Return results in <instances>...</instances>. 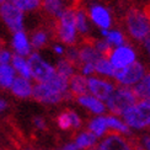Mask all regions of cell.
Returning <instances> with one entry per match:
<instances>
[{
    "label": "cell",
    "mask_w": 150,
    "mask_h": 150,
    "mask_svg": "<svg viewBox=\"0 0 150 150\" xmlns=\"http://www.w3.org/2000/svg\"><path fill=\"white\" fill-rule=\"evenodd\" d=\"M123 23L132 40L144 42L150 38V16L145 9L129 8L123 16Z\"/></svg>",
    "instance_id": "6da1fadb"
},
{
    "label": "cell",
    "mask_w": 150,
    "mask_h": 150,
    "mask_svg": "<svg viewBox=\"0 0 150 150\" xmlns=\"http://www.w3.org/2000/svg\"><path fill=\"white\" fill-rule=\"evenodd\" d=\"M53 35L59 43L67 47L76 46L79 42V33L75 25V9L68 6L65 11L54 21Z\"/></svg>",
    "instance_id": "7a4b0ae2"
},
{
    "label": "cell",
    "mask_w": 150,
    "mask_h": 150,
    "mask_svg": "<svg viewBox=\"0 0 150 150\" xmlns=\"http://www.w3.org/2000/svg\"><path fill=\"white\" fill-rule=\"evenodd\" d=\"M86 11L87 17L92 25L97 28L110 30L113 26V15L107 5H105L100 0H86L84 4H80Z\"/></svg>",
    "instance_id": "3957f363"
},
{
    "label": "cell",
    "mask_w": 150,
    "mask_h": 150,
    "mask_svg": "<svg viewBox=\"0 0 150 150\" xmlns=\"http://www.w3.org/2000/svg\"><path fill=\"white\" fill-rule=\"evenodd\" d=\"M124 123L128 127L142 129L150 126V102L149 100H142L122 113Z\"/></svg>",
    "instance_id": "277c9868"
},
{
    "label": "cell",
    "mask_w": 150,
    "mask_h": 150,
    "mask_svg": "<svg viewBox=\"0 0 150 150\" xmlns=\"http://www.w3.org/2000/svg\"><path fill=\"white\" fill-rule=\"evenodd\" d=\"M106 102H107V108L110 112L115 115H122L127 108L138 102V97L133 89L123 86L115 89L112 95L106 100Z\"/></svg>",
    "instance_id": "5b68a950"
},
{
    "label": "cell",
    "mask_w": 150,
    "mask_h": 150,
    "mask_svg": "<svg viewBox=\"0 0 150 150\" xmlns=\"http://www.w3.org/2000/svg\"><path fill=\"white\" fill-rule=\"evenodd\" d=\"M0 20L11 33L22 31L25 27V12L8 1L0 5Z\"/></svg>",
    "instance_id": "8992f818"
},
{
    "label": "cell",
    "mask_w": 150,
    "mask_h": 150,
    "mask_svg": "<svg viewBox=\"0 0 150 150\" xmlns=\"http://www.w3.org/2000/svg\"><path fill=\"white\" fill-rule=\"evenodd\" d=\"M28 65L31 68L32 78L37 83H46L55 74V68L48 64L37 52H32L27 57Z\"/></svg>",
    "instance_id": "52a82bcc"
},
{
    "label": "cell",
    "mask_w": 150,
    "mask_h": 150,
    "mask_svg": "<svg viewBox=\"0 0 150 150\" xmlns=\"http://www.w3.org/2000/svg\"><path fill=\"white\" fill-rule=\"evenodd\" d=\"M111 64L115 67V69H122L137 62V53L133 46L124 43L122 46L115 47L112 49L111 55L108 57Z\"/></svg>",
    "instance_id": "ba28073f"
},
{
    "label": "cell",
    "mask_w": 150,
    "mask_h": 150,
    "mask_svg": "<svg viewBox=\"0 0 150 150\" xmlns=\"http://www.w3.org/2000/svg\"><path fill=\"white\" fill-rule=\"evenodd\" d=\"M145 75V69L142 63L134 62L130 65L122 68V69H116L113 78L122 85H135L139 83L142 78Z\"/></svg>",
    "instance_id": "9c48e42d"
},
{
    "label": "cell",
    "mask_w": 150,
    "mask_h": 150,
    "mask_svg": "<svg viewBox=\"0 0 150 150\" xmlns=\"http://www.w3.org/2000/svg\"><path fill=\"white\" fill-rule=\"evenodd\" d=\"M97 150H143L138 142H128L120 134L111 133L101 142Z\"/></svg>",
    "instance_id": "30bf717a"
},
{
    "label": "cell",
    "mask_w": 150,
    "mask_h": 150,
    "mask_svg": "<svg viewBox=\"0 0 150 150\" xmlns=\"http://www.w3.org/2000/svg\"><path fill=\"white\" fill-rule=\"evenodd\" d=\"M32 96L36 101L42 103H58L64 98H73L69 92L65 93H58L53 91L48 85L45 83L37 84L32 89Z\"/></svg>",
    "instance_id": "8fae6325"
},
{
    "label": "cell",
    "mask_w": 150,
    "mask_h": 150,
    "mask_svg": "<svg viewBox=\"0 0 150 150\" xmlns=\"http://www.w3.org/2000/svg\"><path fill=\"white\" fill-rule=\"evenodd\" d=\"M87 89L92 93L93 97L98 98L100 101H106L115 91V86L103 79L89 78L87 79Z\"/></svg>",
    "instance_id": "7c38bea8"
},
{
    "label": "cell",
    "mask_w": 150,
    "mask_h": 150,
    "mask_svg": "<svg viewBox=\"0 0 150 150\" xmlns=\"http://www.w3.org/2000/svg\"><path fill=\"white\" fill-rule=\"evenodd\" d=\"M11 48L14 51V54L21 55V57H28L32 53L30 37L25 32V30L12 32L11 35Z\"/></svg>",
    "instance_id": "4fadbf2b"
},
{
    "label": "cell",
    "mask_w": 150,
    "mask_h": 150,
    "mask_svg": "<svg viewBox=\"0 0 150 150\" xmlns=\"http://www.w3.org/2000/svg\"><path fill=\"white\" fill-rule=\"evenodd\" d=\"M68 6L69 5H68L64 0H42L40 10L47 17L55 21L65 11Z\"/></svg>",
    "instance_id": "5bb4252c"
},
{
    "label": "cell",
    "mask_w": 150,
    "mask_h": 150,
    "mask_svg": "<svg viewBox=\"0 0 150 150\" xmlns=\"http://www.w3.org/2000/svg\"><path fill=\"white\" fill-rule=\"evenodd\" d=\"M79 48V59H80V67L83 64H93L97 62V59L101 57L100 53L93 47L92 41L84 40V42L78 47ZM79 67V68H80Z\"/></svg>",
    "instance_id": "9a60e30c"
},
{
    "label": "cell",
    "mask_w": 150,
    "mask_h": 150,
    "mask_svg": "<svg viewBox=\"0 0 150 150\" xmlns=\"http://www.w3.org/2000/svg\"><path fill=\"white\" fill-rule=\"evenodd\" d=\"M75 9V25H76V30L79 36L84 37V40H89V33L91 30V22L87 17L86 11L80 4L74 6Z\"/></svg>",
    "instance_id": "2e32d148"
},
{
    "label": "cell",
    "mask_w": 150,
    "mask_h": 150,
    "mask_svg": "<svg viewBox=\"0 0 150 150\" xmlns=\"http://www.w3.org/2000/svg\"><path fill=\"white\" fill-rule=\"evenodd\" d=\"M70 84V95L71 97H80L87 95V79L83 74H74L69 79Z\"/></svg>",
    "instance_id": "e0dca14e"
},
{
    "label": "cell",
    "mask_w": 150,
    "mask_h": 150,
    "mask_svg": "<svg viewBox=\"0 0 150 150\" xmlns=\"http://www.w3.org/2000/svg\"><path fill=\"white\" fill-rule=\"evenodd\" d=\"M11 92L15 96L20 97V98H26L32 95V85L30 84V81L27 79H25L22 76H17L14 79L12 84L10 86Z\"/></svg>",
    "instance_id": "ac0fdd59"
},
{
    "label": "cell",
    "mask_w": 150,
    "mask_h": 150,
    "mask_svg": "<svg viewBox=\"0 0 150 150\" xmlns=\"http://www.w3.org/2000/svg\"><path fill=\"white\" fill-rule=\"evenodd\" d=\"M49 40H51V35H49V30L45 28V27H38L36 28L32 33H31V47L35 51H40V49L45 48Z\"/></svg>",
    "instance_id": "d6986e66"
},
{
    "label": "cell",
    "mask_w": 150,
    "mask_h": 150,
    "mask_svg": "<svg viewBox=\"0 0 150 150\" xmlns=\"http://www.w3.org/2000/svg\"><path fill=\"white\" fill-rule=\"evenodd\" d=\"M102 38L107 41L112 47H118L127 43V37L120 28H110V30H101Z\"/></svg>",
    "instance_id": "ffe728a7"
},
{
    "label": "cell",
    "mask_w": 150,
    "mask_h": 150,
    "mask_svg": "<svg viewBox=\"0 0 150 150\" xmlns=\"http://www.w3.org/2000/svg\"><path fill=\"white\" fill-rule=\"evenodd\" d=\"M11 65L14 68V70L20 74V76L30 80L32 78V74H31V68L28 65V62L26 57H21V55L17 54H12L11 58Z\"/></svg>",
    "instance_id": "44dd1931"
},
{
    "label": "cell",
    "mask_w": 150,
    "mask_h": 150,
    "mask_svg": "<svg viewBox=\"0 0 150 150\" xmlns=\"http://www.w3.org/2000/svg\"><path fill=\"white\" fill-rule=\"evenodd\" d=\"M76 100L80 105H83L84 107L89 108L91 112H93V113H96V115H102L106 111V106L103 105V102H101L98 98L93 97V96L84 95V96L78 97Z\"/></svg>",
    "instance_id": "7402d4cb"
},
{
    "label": "cell",
    "mask_w": 150,
    "mask_h": 150,
    "mask_svg": "<svg viewBox=\"0 0 150 150\" xmlns=\"http://www.w3.org/2000/svg\"><path fill=\"white\" fill-rule=\"evenodd\" d=\"M46 85H48L53 91L58 92V93H65L68 92V86H69V79L63 76V75L58 74L55 71V74L49 79L48 81L45 83Z\"/></svg>",
    "instance_id": "603a6c76"
},
{
    "label": "cell",
    "mask_w": 150,
    "mask_h": 150,
    "mask_svg": "<svg viewBox=\"0 0 150 150\" xmlns=\"http://www.w3.org/2000/svg\"><path fill=\"white\" fill-rule=\"evenodd\" d=\"M137 97L142 100H149L150 98V73L145 74L142 78L139 83H137L135 86L133 87Z\"/></svg>",
    "instance_id": "cb8c5ba5"
},
{
    "label": "cell",
    "mask_w": 150,
    "mask_h": 150,
    "mask_svg": "<svg viewBox=\"0 0 150 150\" xmlns=\"http://www.w3.org/2000/svg\"><path fill=\"white\" fill-rule=\"evenodd\" d=\"M9 1L15 5L17 9H20L22 12H35L41 9L42 0H9Z\"/></svg>",
    "instance_id": "d4e9b609"
},
{
    "label": "cell",
    "mask_w": 150,
    "mask_h": 150,
    "mask_svg": "<svg viewBox=\"0 0 150 150\" xmlns=\"http://www.w3.org/2000/svg\"><path fill=\"white\" fill-rule=\"evenodd\" d=\"M95 143H96V135L95 134H92L91 132H83L76 137L74 144L80 150H87V149H90L95 145Z\"/></svg>",
    "instance_id": "484cf974"
},
{
    "label": "cell",
    "mask_w": 150,
    "mask_h": 150,
    "mask_svg": "<svg viewBox=\"0 0 150 150\" xmlns=\"http://www.w3.org/2000/svg\"><path fill=\"white\" fill-rule=\"evenodd\" d=\"M15 70L10 64H0V86L10 87L15 79Z\"/></svg>",
    "instance_id": "4316f807"
},
{
    "label": "cell",
    "mask_w": 150,
    "mask_h": 150,
    "mask_svg": "<svg viewBox=\"0 0 150 150\" xmlns=\"http://www.w3.org/2000/svg\"><path fill=\"white\" fill-rule=\"evenodd\" d=\"M95 73H98L101 75H106V76H112L116 73L115 67L111 64V62L108 60V58L105 57H100L97 59V62L95 63Z\"/></svg>",
    "instance_id": "83f0119b"
},
{
    "label": "cell",
    "mask_w": 150,
    "mask_h": 150,
    "mask_svg": "<svg viewBox=\"0 0 150 150\" xmlns=\"http://www.w3.org/2000/svg\"><path fill=\"white\" fill-rule=\"evenodd\" d=\"M107 121L106 117H96L89 123V129L92 134H95L96 137H101L105 134V132L107 130Z\"/></svg>",
    "instance_id": "f1b7e54d"
},
{
    "label": "cell",
    "mask_w": 150,
    "mask_h": 150,
    "mask_svg": "<svg viewBox=\"0 0 150 150\" xmlns=\"http://www.w3.org/2000/svg\"><path fill=\"white\" fill-rule=\"evenodd\" d=\"M106 121H107V127L111 128L112 130H116V132H120L123 134L130 133L129 127L124 122H122L120 118H117L115 116H107L106 117Z\"/></svg>",
    "instance_id": "f546056e"
},
{
    "label": "cell",
    "mask_w": 150,
    "mask_h": 150,
    "mask_svg": "<svg viewBox=\"0 0 150 150\" xmlns=\"http://www.w3.org/2000/svg\"><path fill=\"white\" fill-rule=\"evenodd\" d=\"M74 69H75V67L65 58L60 59L57 63V67H55V71L60 75H63V76L68 78V79H70L71 75H74Z\"/></svg>",
    "instance_id": "4dcf8cb0"
},
{
    "label": "cell",
    "mask_w": 150,
    "mask_h": 150,
    "mask_svg": "<svg viewBox=\"0 0 150 150\" xmlns=\"http://www.w3.org/2000/svg\"><path fill=\"white\" fill-rule=\"evenodd\" d=\"M92 45H93V47L96 48V51L100 53V55H101V57H105V58H108L111 55L112 49H113V47H112L110 43L106 40H103V38L92 41Z\"/></svg>",
    "instance_id": "1f68e13d"
},
{
    "label": "cell",
    "mask_w": 150,
    "mask_h": 150,
    "mask_svg": "<svg viewBox=\"0 0 150 150\" xmlns=\"http://www.w3.org/2000/svg\"><path fill=\"white\" fill-rule=\"evenodd\" d=\"M64 54H65V59L69 60L75 68H79V67H80L79 48H78V46L68 47V48L65 49V53H64Z\"/></svg>",
    "instance_id": "d6a6232c"
},
{
    "label": "cell",
    "mask_w": 150,
    "mask_h": 150,
    "mask_svg": "<svg viewBox=\"0 0 150 150\" xmlns=\"http://www.w3.org/2000/svg\"><path fill=\"white\" fill-rule=\"evenodd\" d=\"M57 124H58V127L60 129H63V130H68V129L71 128V121H70L69 111H64V112H62L60 115H58Z\"/></svg>",
    "instance_id": "836d02e7"
},
{
    "label": "cell",
    "mask_w": 150,
    "mask_h": 150,
    "mask_svg": "<svg viewBox=\"0 0 150 150\" xmlns=\"http://www.w3.org/2000/svg\"><path fill=\"white\" fill-rule=\"evenodd\" d=\"M12 54L14 53H11L9 49H6V48L1 49L0 51V64H10Z\"/></svg>",
    "instance_id": "e575fe53"
},
{
    "label": "cell",
    "mask_w": 150,
    "mask_h": 150,
    "mask_svg": "<svg viewBox=\"0 0 150 150\" xmlns=\"http://www.w3.org/2000/svg\"><path fill=\"white\" fill-rule=\"evenodd\" d=\"M69 115H70V121H71V128L78 129L81 126V118L74 111H69Z\"/></svg>",
    "instance_id": "d590c367"
},
{
    "label": "cell",
    "mask_w": 150,
    "mask_h": 150,
    "mask_svg": "<svg viewBox=\"0 0 150 150\" xmlns=\"http://www.w3.org/2000/svg\"><path fill=\"white\" fill-rule=\"evenodd\" d=\"M53 51L55 54H59V55H63L65 53V48H64V45H62V43H57V45L53 46Z\"/></svg>",
    "instance_id": "8d00e7d4"
},
{
    "label": "cell",
    "mask_w": 150,
    "mask_h": 150,
    "mask_svg": "<svg viewBox=\"0 0 150 150\" xmlns=\"http://www.w3.org/2000/svg\"><path fill=\"white\" fill-rule=\"evenodd\" d=\"M33 122H35V124L37 127H38L40 129H45L46 128V124H45V121L42 120V118H40V117H36L35 120H33Z\"/></svg>",
    "instance_id": "74e56055"
},
{
    "label": "cell",
    "mask_w": 150,
    "mask_h": 150,
    "mask_svg": "<svg viewBox=\"0 0 150 150\" xmlns=\"http://www.w3.org/2000/svg\"><path fill=\"white\" fill-rule=\"evenodd\" d=\"M143 146L145 150H150V137H144L143 138Z\"/></svg>",
    "instance_id": "f35d334b"
},
{
    "label": "cell",
    "mask_w": 150,
    "mask_h": 150,
    "mask_svg": "<svg viewBox=\"0 0 150 150\" xmlns=\"http://www.w3.org/2000/svg\"><path fill=\"white\" fill-rule=\"evenodd\" d=\"M144 47H145V49H146V52H148V54H149V57H150V38H148V40H145L144 42Z\"/></svg>",
    "instance_id": "ab89813d"
},
{
    "label": "cell",
    "mask_w": 150,
    "mask_h": 150,
    "mask_svg": "<svg viewBox=\"0 0 150 150\" xmlns=\"http://www.w3.org/2000/svg\"><path fill=\"white\" fill-rule=\"evenodd\" d=\"M64 1L69 5V6H75L80 3V0H64Z\"/></svg>",
    "instance_id": "60d3db41"
},
{
    "label": "cell",
    "mask_w": 150,
    "mask_h": 150,
    "mask_svg": "<svg viewBox=\"0 0 150 150\" xmlns=\"http://www.w3.org/2000/svg\"><path fill=\"white\" fill-rule=\"evenodd\" d=\"M6 107H8V105H6V102L4 101V100H0V112H3Z\"/></svg>",
    "instance_id": "b9f144b4"
},
{
    "label": "cell",
    "mask_w": 150,
    "mask_h": 150,
    "mask_svg": "<svg viewBox=\"0 0 150 150\" xmlns=\"http://www.w3.org/2000/svg\"><path fill=\"white\" fill-rule=\"evenodd\" d=\"M5 48V46H4V42L0 40V51H1V49H4Z\"/></svg>",
    "instance_id": "7bdbcfd3"
},
{
    "label": "cell",
    "mask_w": 150,
    "mask_h": 150,
    "mask_svg": "<svg viewBox=\"0 0 150 150\" xmlns=\"http://www.w3.org/2000/svg\"><path fill=\"white\" fill-rule=\"evenodd\" d=\"M9 0H0V5H3V4H5V3H8Z\"/></svg>",
    "instance_id": "ee69618b"
},
{
    "label": "cell",
    "mask_w": 150,
    "mask_h": 150,
    "mask_svg": "<svg viewBox=\"0 0 150 150\" xmlns=\"http://www.w3.org/2000/svg\"><path fill=\"white\" fill-rule=\"evenodd\" d=\"M145 10H146V12H148V15L150 16V6H149V8H148V9H145Z\"/></svg>",
    "instance_id": "f6af8a7d"
},
{
    "label": "cell",
    "mask_w": 150,
    "mask_h": 150,
    "mask_svg": "<svg viewBox=\"0 0 150 150\" xmlns=\"http://www.w3.org/2000/svg\"><path fill=\"white\" fill-rule=\"evenodd\" d=\"M87 150H97V148H95V146H92V148H90V149H87Z\"/></svg>",
    "instance_id": "bcb514c9"
}]
</instances>
